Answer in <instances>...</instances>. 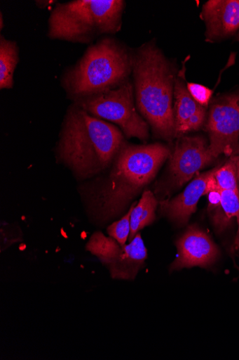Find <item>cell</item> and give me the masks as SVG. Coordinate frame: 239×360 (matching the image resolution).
Here are the masks:
<instances>
[{
    "label": "cell",
    "mask_w": 239,
    "mask_h": 360,
    "mask_svg": "<svg viewBox=\"0 0 239 360\" xmlns=\"http://www.w3.org/2000/svg\"><path fill=\"white\" fill-rule=\"evenodd\" d=\"M170 151L164 144L125 143L107 175L81 186L79 193L89 221L104 225L117 218L156 177Z\"/></svg>",
    "instance_id": "cell-1"
},
{
    "label": "cell",
    "mask_w": 239,
    "mask_h": 360,
    "mask_svg": "<svg viewBox=\"0 0 239 360\" xmlns=\"http://www.w3.org/2000/svg\"><path fill=\"white\" fill-rule=\"evenodd\" d=\"M125 143L116 125L72 103L62 123L55 158L77 179H90L110 168Z\"/></svg>",
    "instance_id": "cell-2"
},
{
    "label": "cell",
    "mask_w": 239,
    "mask_h": 360,
    "mask_svg": "<svg viewBox=\"0 0 239 360\" xmlns=\"http://www.w3.org/2000/svg\"><path fill=\"white\" fill-rule=\"evenodd\" d=\"M132 75L139 112L156 137L172 141L176 137L175 79L170 63L153 42L132 52Z\"/></svg>",
    "instance_id": "cell-3"
},
{
    "label": "cell",
    "mask_w": 239,
    "mask_h": 360,
    "mask_svg": "<svg viewBox=\"0 0 239 360\" xmlns=\"http://www.w3.org/2000/svg\"><path fill=\"white\" fill-rule=\"evenodd\" d=\"M132 52L117 40L104 37L66 68L60 84L73 103L117 88L130 79Z\"/></svg>",
    "instance_id": "cell-4"
},
{
    "label": "cell",
    "mask_w": 239,
    "mask_h": 360,
    "mask_svg": "<svg viewBox=\"0 0 239 360\" xmlns=\"http://www.w3.org/2000/svg\"><path fill=\"white\" fill-rule=\"evenodd\" d=\"M125 4L122 0H73L57 4L48 19V37L93 44L120 30Z\"/></svg>",
    "instance_id": "cell-5"
},
{
    "label": "cell",
    "mask_w": 239,
    "mask_h": 360,
    "mask_svg": "<svg viewBox=\"0 0 239 360\" xmlns=\"http://www.w3.org/2000/svg\"><path fill=\"white\" fill-rule=\"evenodd\" d=\"M91 115L115 123L128 139L146 141L149 125L135 107L134 86L130 79L117 88L73 103Z\"/></svg>",
    "instance_id": "cell-6"
},
{
    "label": "cell",
    "mask_w": 239,
    "mask_h": 360,
    "mask_svg": "<svg viewBox=\"0 0 239 360\" xmlns=\"http://www.w3.org/2000/svg\"><path fill=\"white\" fill-rule=\"evenodd\" d=\"M206 130L210 150L221 155H237L239 153V92L224 95L212 103Z\"/></svg>",
    "instance_id": "cell-7"
},
{
    "label": "cell",
    "mask_w": 239,
    "mask_h": 360,
    "mask_svg": "<svg viewBox=\"0 0 239 360\" xmlns=\"http://www.w3.org/2000/svg\"><path fill=\"white\" fill-rule=\"evenodd\" d=\"M210 144L202 137H180L169 157V182L173 187L183 186L197 173L208 167L215 158Z\"/></svg>",
    "instance_id": "cell-8"
},
{
    "label": "cell",
    "mask_w": 239,
    "mask_h": 360,
    "mask_svg": "<svg viewBox=\"0 0 239 360\" xmlns=\"http://www.w3.org/2000/svg\"><path fill=\"white\" fill-rule=\"evenodd\" d=\"M178 253L170 270L200 266L207 268L217 259L218 248L207 233L196 226H190L177 241Z\"/></svg>",
    "instance_id": "cell-9"
},
{
    "label": "cell",
    "mask_w": 239,
    "mask_h": 360,
    "mask_svg": "<svg viewBox=\"0 0 239 360\" xmlns=\"http://www.w3.org/2000/svg\"><path fill=\"white\" fill-rule=\"evenodd\" d=\"M217 167L205 173H197L186 189L172 200L159 202L161 213L179 225L186 224L197 209L201 196L207 195V183Z\"/></svg>",
    "instance_id": "cell-10"
},
{
    "label": "cell",
    "mask_w": 239,
    "mask_h": 360,
    "mask_svg": "<svg viewBox=\"0 0 239 360\" xmlns=\"http://www.w3.org/2000/svg\"><path fill=\"white\" fill-rule=\"evenodd\" d=\"M201 15L210 41L231 37L239 29V0H211L203 6Z\"/></svg>",
    "instance_id": "cell-11"
},
{
    "label": "cell",
    "mask_w": 239,
    "mask_h": 360,
    "mask_svg": "<svg viewBox=\"0 0 239 360\" xmlns=\"http://www.w3.org/2000/svg\"><path fill=\"white\" fill-rule=\"evenodd\" d=\"M147 257V248L141 233H138L128 245L123 246L121 255L109 268L111 278L134 280L144 268Z\"/></svg>",
    "instance_id": "cell-12"
},
{
    "label": "cell",
    "mask_w": 239,
    "mask_h": 360,
    "mask_svg": "<svg viewBox=\"0 0 239 360\" xmlns=\"http://www.w3.org/2000/svg\"><path fill=\"white\" fill-rule=\"evenodd\" d=\"M185 83L184 71H181L175 85L176 137L185 134L186 124L194 115L207 110L193 100Z\"/></svg>",
    "instance_id": "cell-13"
},
{
    "label": "cell",
    "mask_w": 239,
    "mask_h": 360,
    "mask_svg": "<svg viewBox=\"0 0 239 360\" xmlns=\"http://www.w3.org/2000/svg\"><path fill=\"white\" fill-rule=\"evenodd\" d=\"M158 201L154 193L146 189L141 200L137 203H133L130 215V233L129 243L133 240L136 235L144 228L152 224L156 219V211Z\"/></svg>",
    "instance_id": "cell-14"
},
{
    "label": "cell",
    "mask_w": 239,
    "mask_h": 360,
    "mask_svg": "<svg viewBox=\"0 0 239 360\" xmlns=\"http://www.w3.org/2000/svg\"><path fill=\"white\" fill-rule=\"evenodd\" d=\"M20 61L17 42L0 37V89H11L14 86V74Z\"/></svg>",
    "instance_id": "cell-15"
},
{
    "label": "cell",
    "mask_w": 239,
    "mask_h": 360,
    "mask_svg": "<svg viewBox=\"0 0 239 360\" xmlns=\"http://www.w3.org/2000/svg\"><path fill=\"white\" fill-rule=\"evenodd\" d=\"M122 249L123 246L115 239L101 232L94 233L86 245V251L96 257L108 269L115 263Z\"/></svg>",
    "instance_id": "cell-16"
},
{
    "label": "cell",
    "mask_w": 239,
    "mask_h": 360,
    "mask_svg": "<svg viewBox=\"0 0 239 360\" xmlns=\"http://www.w3.org/2000/svg\"><path fill=\"white\" fill-rule=\"evenodd\" d=\"M215 178L220 190L239 191V155L230 157L222 167H218Z\"/></svg>",
    "instance_id": "cell-17"
},
{
    "label": "cell",
    "mask_w": 239,
    "mask_h": 360,
    "mask_svg": "<svg viewBox=\"0 0 239 360\" xmlns=\"http://www.w3.org/2000/svg\"><path fill=\"white\" fill-rule=\"evenodd\" d=\"M209 211L215 226L223 231L228 226L231 219L225 213L221 200V190L217 188L209 194Z\"/></svg>",
    "instance_id": "cell-18"
},
{
    "label": "cell",
    "mask_w": 239,
    "mask_h": 360,
    "mask_svg": "<svg viewBox=\"0 0 239 360\" xmlns=\"http://www.w3.org/2000/svg\"><path fill=\"white\" fill-rule=\"evenodd\" d=\"M133 204L128 212L118 221L113 222L107 228L109 237L115 239L121 246L125 245L130 233V215Z\"/></svg>",
    "instance_id": "cell-19"
},
{
    "label": "cell",
    "mask_w": 239,
    "mask_h": 360,
    "mask_svg": "<svg viewBox=\"0 0 239 360\" xmlns=\"http://www.w3.org/2000/svg\"><path fill=\"white\" fill-rule=\"evenodd\" d=\"M221 200L223 209L229 219L235 217L238 224V231L235 245L239 249V191L221 190Z\"/></svg>",
    "instance_id": "cell-20"
},
{
    "label": "cell",
    "mask_w": 239,
    "mask_h": 360,
    "mask_svg": "<svg viewBox=\"0 0 239 360\" xmlns=\"http://www.w3.org/2000/svg\"><path fill=\"white\" fill-rule=\"evenodd\" d=\"M187 89L196 103L204 108L208 107L213 94L212 90L195 83H187Z\"/></svg>",
    "instance_id": "cell-21"
},
{
    "label": "cell",
    "mask_w": 239,
    "mask_h": 360,
    "mask_svg": "<svg viewBox=\"0 0 239 360\" xmlns=\"http://www.w3.org/2000/svg\"><path fill=\"white\" fill-rule=\"evenodd\" d=\"M207 110H204L196 115H194L188 122L186 129L185 134L191 131H196L202 127L206 120Z\"/></svg>",
    "instance_id": "cell-22"
},
{
    "label": "cell",
    "mask_w": 239,
    "mask_h": 360,
    "mask_svg": "<svg viewBox=\"0 0 239 360\" xmlns=\"http://www.w3.org/2000/svg\"><path fill=\"white\" fill-rule=\"evenodd\" d=\"M4 20L3 13H0V30H3L4 27Z\"/></svg>",
    "instance_id": "cell-23"
}]
</instances>
